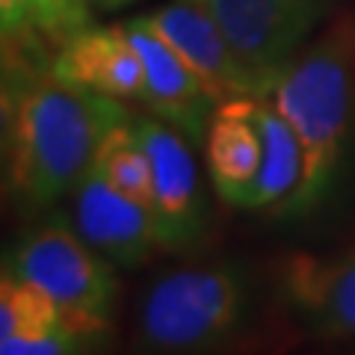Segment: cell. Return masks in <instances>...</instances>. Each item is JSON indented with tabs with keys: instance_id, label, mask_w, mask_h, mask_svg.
Listing matches in <instances>:
<instances>
[{
	"instance_id": "1",
	"label": "cell",
	"mask_w": 355,
	"mask_h": 355,
	"mask_svg": "<svg viewBox=\"0 0 355 355\" xmlns=\"http://www.w3.org/2000/svg\"><path fill=\"white\" fill-rule=\"evenodd\" d=\"M133 113L119 98L65 83L51 65H3V190L21 214L74 196L104 133Z\"/></svg>"
},
{
	"instance_id": "2",
	"label": "cell",
	"mask_w": 355,
	"mask_h": 355,
	"mask_svg": "<svg viewBox=\"0 0 355 355\" xmlns=\"http://www.w3.org/2000/svg\"><path fill=\"white\" fill-rule=\"evenodd\" d=\"M270 101L291 121L302 148V178L279 207L302 219L335 190L355 133V15L340 12L291 60Z\"/></svg>"
},
{
	"instance_id": "3",
	"label": "cell",
	"mask_w": 355,
	"mask_h": 355,
	"mask_svg": "<svg viewBox=\"0 0 355 355\" xmlns=\"http://www.w3.org/2000/svg\"><path fill=\"white\" fill-rule=\"evenodd\" d=\"M252 287L234 263H202L154 282L139 305L137 338L154 352H202L249 323Z\"/></svg>"
},
{
	"instance_id": "4",
	"label": "cell",
	"mask_w": 355,
	"mask_h": 355,
	"mask_svg": "<svg viewBox=\"0 0 355 355\" xmlns=\"http://www.w3.org/2000/svg\"><path fill=\"white\" fill-rule=\"evenodd\" d=\"M74 222L51 216L27 228L3 254V272L48 293L86 340L107 335L119 302V279Z\"/></svg>"
},
{
	"instance_id": "5",
	"label": "cell",
	"mask_w": 355,
	"mask_h": 355,
	"mask_svg": "<svg viewBox=\"0 0 355 355\" xmlns=\"http://www.w3.org/2000/svg\"><path fill=\"white\" fill-rule=\"evenodd\" d=\"M240 60L270 86L311 42L331 0H205Z\"/></svg>"
},
{
	"instance_id": "6",
	"label": "cell",
	"mask_w": 355,
	"mask_h": 355,
	"mask_svg": "<svg viewBox=\"0 0 355 355\" xmlns=\"http://www.w3.org/2000/svg\"><path fill=\"white\" fill-rule=\"evenodd\" d=\"M133 125L151 160V207L157 216L160 249L181 252L193 246L205 231V196L193 142L157 116H133Z\"/></svg>"
},
{
	"instance_id": "7",
	"label": "cell",
	"mask_w": 355,
	"mask_h": 355,
	"mask_svg": "<svg viewBox=\"0 0 355 355\" xmlns=\"http://www.w3.org/2000/svg\"><path fill=\"white\" fill-rule=\"evenodd\" d=\"M146 21L214 89L222 104L231 98H270V86L240 60V53L231 48L228 36L205 3L175 0V3L154 9L151 15H146Z\"/></svg>"
},
{
	"instance_id": "8",
	"label": "cell",
	"mask_w": 355,
	"mask_h": 355,
	"mask_svg": "<svg viewBox=\"0 0 355 355\" xmlns=\"http://www.w3.org/2000/svg\"><path fill=\"white\" fill-rule=\"evenodd\" d=\"M282 305L314 338H355V252H296L275 266Z\"/></svg>"
},
{
	"instance_id": "9",
	"label": "cell",
	"mask_w": 355,
	"mask_h": 355,
	"mask_svg": "<svg viewBox=\"0 0 355 355\" xmlns=\"http://www.w3.org/2000/svg\"><path fill=\"white\" fill-rule=\"evenodd\" d=\"M125 30L130 42L137 44L142 69H146L142 104L148 107L151 116H157L178 133H184L193 146H202L222 101L214 95V89L157 36V30L148 24L146 15L125 21Z\"/></svg>"
},
{
	"instance_id": "10",
	"label": "cell",
	"mask_w": 355,
	"mask_h": 355,
	"mask_svg": "<svg viewBox=\"0 0 355 355\" xmlns=\"http://www.w3.org/2000/svg\"><path fill=\"white\" fill-rule=\"evenodd\" d=\"M71 222L89 246L116 266H139L160 249L154 210L119 193L92 169L74 190Z\"/></svg>"
},
{
	"instance_id": "11",
	"label": "cell",
	"mask_w": 355,
	"mask_h": 355,
	"mask_svg": "<svg viewBox=\"0 0 355 355\" xmlns=\"http://www.w3.org/2000/svg\"><path fill=\"white\" fill-rule=\"evenodd\" d=\"M51 74L65 83L95 89L119 101H139L146 92V69L130 42L125 21L113 27L86 24L51 57Z\"/></svg>"
},
{
	"instance_id": "12",
	"label": "cell",
	"mask_w": 355,
	"mask_h": 355,
	"mask_svg": "<svg viewBox=\"0 0 355 355\" xmlns=\"http://www.w3.org/2000/svg\"><path fill=\"white\" fill-rule=\"evenodd\" d=\"M202 148L219 198L234 207H246L263 163V137L252 113V98H231L219 104Z\"/></svg>"
},
{
	"instance_id": "13",
	"label": "cell",
	"mask_w": 355,
	"mask_h": 355,
	"mask_svg": "<svg viewBox=\"0 0 355 355\" xmlns=\"http://www.w3.org/2000/svg\"><path fill=\"white\" fill-rule=\"evenodd\" d=\"M57 302L39 287L6 275L0 279V352L3 355H69L86 347Z\"/></svg>"
},
{
	"instance_id": "14",
	"label": "cell",
	"mask_w": 355,
	"mask_h": 355,
	"mask_svg": "<svg viewBox=\"0 0 355 355\" xmlns=\"http://www.w3.org/2000/svg\"><path fill=\"white\" fill-rule=\"evenodd\" d=\"M252 113L263 137V163L243 210H279L302 178V148L270 98H252Z\"/></svg>"
},
{
	"instance_id": "15",
	"label": "cell",
	"mask_w": 355,
	"mask_h": 355,
	"mask_svg": "<svg viewBox=\"0 0 355 355\" xmlns=\"http://www.w3.org/2000/svg\"><path fill=\"white\" fill-rule=\"evenodd\" d=\"M89 169L98 172L110 187H116L128 198H137V202L151 207L154 202L151 160L137 133V125H133V116L128 121H119V125H113L104 133Z\"/></svg>"
},
{
	"instance_id": "16",
	"label": "cell",
	"mask_w": 355,
	"mask_h": 355,
	"mask_svg": "<svg viewBox=\"0 0 355 355\" xmlns=\"http://www.w3.org/2000/svg\"><path fill=\"white\" fill-rule=\"evenodd\" d=\"M36 9H39L42 39L53 51L62 42H69L77 30L92 24V12H89L86 0H36Z\"/></svg>"
},
{
	"instance_id": "17",
	"label": "cell",
	"mask_w": 355,
	"mask_h": 355,
	"mask_svg": "<svg viewBox=\"0 0 355 355\" xmlns=\"http://www.w3.org/2000/svg\"><path fill=\"white\" fill-rule=\"evenodd\" d=\"M139 0H86L89 12H116V9H128Z\"/></svg>"
},
{
	"instance_id": "18",
	"label": "cell",
	"mask_w": 355,
	"mask_h": 355,
	"mask_svg": "<svg viewBox=\"0 0 355 355\" xmlns=\"http://www.w3.org/2000/svg\"><path fill=\"white\" fill-rule=\"evenodd\" d=\"M190 3H205V0H190Z\"/></svg>"
}]
</instances>
